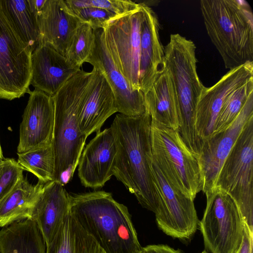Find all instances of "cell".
<instances>
[{
	"label": "cell",
	"mask_w": 253,
	"mask_h": 253,
	"mask_svg": "<svg viewBox=\"0 0 253 253\" xmlns=\"http://www.w3.org/2000/svg\"><path fill=\"white\" fill-rule=\"evenodd\" d=\"M151 118L117 114L111 125L117 148L113 175L133 194L141 206L156 214L160 199L150 168Z\"/></svg>",
	"instance_id": "1"
},
{
	"label": "cell",
	"mask_w": 253,
	"mask_h": 253,
	"mask_svg": "<svg viewBox=\"0 0 253 253\" xmlns=\"http://www.w3.org/2000/svg\"><path fill=\"white\" fill-rule=\"evenodd\" d=\"M70 214L105 253H136L142 247L127 208L110 192L69 194Z\"/></svg>",
	"instance_id": "2"
},
{
	"label": "cell",
	"mask_w": 253,
	"mask_h": 253,
	"mask_svg": "<svg viewBox=\"0 0 253 253\" xmlns=\"http://www.w3.org/2000/svg\"><path fill=\"white\" fill-rule=\"evenodd\" d=\"M92 75L80 70L53 96L54 122L52 146L54 157L53 180L63 185L72 178L86 137L79 129V109Z\"/></svg>",
	"instance_id": "3"
},
{
	"label": "cell",
	"mask_w": 253,
	"mask_h": 253,
	"mask_svg": "<svg viewBox=\"0 0 253 253\" xmlns=\"http://www.w3.org/2000/svg\"><path fill=\"white\" fill-rule=\"evenodd\" d=\"M207 34L229 70L253 62V15L249 4L237 0H202Z\"/></svg>",
	"instance_id": "4"
},
{
	"label": "cell",
	"mask_w": 253,
	"mask_h": 253,
	"mask_svg": "<svg viewBox=\"0 0 253 253\" xmlns=\"http://www.w3.org/2000/svg\"><path fill=\"white\" fill-rule=\"evenodd\" d=\"M196 46L179 34H171L164 47L165 67L168 71L177 100L178 132L185 145L198 159L203 144L195 128L199 99L205 87L197 72Z\"/></svg>",
	"instance_id": "5"
},
{
	"label": "cell",
	"mask_w": 253,
	"mask_h": 253,
	"mask_svg": "<svg viewBox=\"0 0 253 253\" xmlns=\"http://www.w3.org/2000/svg\"><path fill=\"white\" fill-rule=\"evenodd\" d=\"M151 142L152 156L168 181L194 201L202 190L201 170L177 130L151 120Z\"/></svg>",
	"instance_id": "6"
},
{
	"label": "cell",
	"mask_w": 253,
	"mask_h": 253,
	"mask_svg": "<svg viewBox=\"0 0 253 253\" xmlns=\"http://www.w3.org/2000/svg\"><path fill=\"white\" fill-rule=\"evenodd\" d=\"M214 187L233 199L244 222L253 232V117L223 163Z\"/></svg>",
	"instance_id": "7"
},
{
	"label": "cell",
	"mask_w": 253,
	"mask_h": 253,
	"mask_svg": "<svg viewBox=\"0 0 253 253\" xmlns=\"http://www.w3.org/2000/svg\"><path fill=\"white\" fill-rule=\"evenodd\" d=\"M205 194L207 205L200 222L205 247L211 253H237L243 242L244 221L236 203L217 187Z\"/></svg>",
	"instance_id": "8"
},
{
	"label": "cell",
	"mask_w": 253,
	"mask_h": 253,
	"mask_svg": "<svg viewBox=\"0 0 253 253\" xmlns=\"http://www.w3.org/2000/svg\"><path fill=\"white\" fill-rule=\"evenodd\" d=\"M139 8L116 18L104 28L106 45L122 74L134 90L139 82L141 27L143 11Z\"/></svg>",
	"instance_id": "9"
},
{
	"label": "cell",
	"mask_w": 253,
	"mask_h": 253,
	"mask_svg": "<svg viewBox=\"0 0 253 253\" xmlns=\"http://www.w3.org/2000/svg\"><path fill=\"white\" fill-rule=\"evenodd\" d=\"M150 168L160 199L159 210L155 214L158 227L173 238L189 239L196 231L199 223L194 201L171 186L153 156Z\"/></svg>",
	"instance_id": "10"
},
{
	"label": "cell",
	"mask_w": 253,
	"mask_h": 253,
	"mask_svg": "<svg viewBox=\"0 0 253 253\" xmlns=\"http://www.w3.org/2000/svg\"><path fill=\"white\" fill-rule=\"evenodd\" d=\"M31 55L0 10V98L12 100L29 92Z\"/></svg>",
	"instance_id": "11"
},
{
	"label": "cell",
	"mask_w": 253,
	"mask_h": 253,
	"mask_svg": "<svg viewBox=\"0 0 253 253\" xmlns=\"http://www.w3.org/2000/svg\"><path fill=\"white\" fill-rule=\"evenodd\" d=\"M253 117V92L234 120L225 129L204 140L198 161L205 194L215 185L221 167L248 121Z\"/></svg>",
	"instance_id": "12"
},
{
	"label": "cell",
	"mask_w": 253,
	"mask_h": 253,
	"mask_svg": "<svg viewBox=\"0 0 253 253\" xmlns=\"http://www.w3.org/2000/svg\"><path fill=\"white\" fill-rule=\"evenodd\" d=\"M94 41L85 60L104 75L114 94L118 112L127 116L143 115L146 111L144 94L134 90L115 63L105 42L103 29H94Z\"/></svg>",
	"instance_id": "13"
},
{
	"label": "cell",
	"mask_w": 253,
	"mask_h": 253,
	"mask_svg": "<svg viewBox=\"0 0 253 253\" xmlns=\"http://www.w3.org/2000/svg\"><path fill=\"white\" fill-rule=\"evenodd\" d=\"M253 79V62H248L229 70L214 85L205 87L199 99L195 116L196 130L203 141L213 133L217 116L228 95Z\"/></svg>",
	"instance_id": "14"
},
{
	"label": "cell",
	"mask_w": 253,
	"mask_h": 253,
	"mask_svg": "<svg viewBox=\"0 0 253 253\" xmlns=\"http://www.w3.org/2000/svg\"><path fill=\"white\" fill-rule=\"evenodd\" d=\"M20 125L17 153L52 143L54 122L53 97L36 89L30 91Z\"/></svg>",
	"instance_id": "15"
},
{
	"label": "cell",
	"mask_w": 253,
	"mask_h": 253,
	"mask_svg": "<svg viewBox=\"0 0 253 253\" xmlns=\"http://www.w3.org/2000/svg\"><path fill=\"white\" fill-rule=\"evenodd\" d=\"M117 152L110 127L96 134L84 148L78 164V175L86 187L101 188L113 175Z\"/></svg>",
	"instance_id": "16"
},
{
	"label": "cell",
	"mask_w": 253,
	"mask_h": 253,
	"mask_svg": "<svg viewBox=\"0 0 253 253\" xmlns=\"http://www.w3.org/2000/svg\"><path fill=\"white\" fill-rule=\"evenodd\" d=\"M92 75L78 115L79 129L86 138L99 132L107 119L118 112L113 91L103 73L96 68Z\"/></svg>",
	"instance_id": "17"
},
{
	"label": "cell",
	"mask_w": 253,
	"mask_h": 253,
	"mask_svg": "<svg viewBox=\"0 0 253 253\" xmlns=\"http://www.w3.org/2000/svg\"><path fill=\"white\" fill-rule=\"evenodd\" d=\"M80 70L51 45L42 43L32 53L30 84L53 96Z\"/></svg>",
	"instance_id": "18"
},
{
	"label": "cell",
	"mask_w": 253,
	"mask_h": 253,
	"mask_svg": "<svg viewBox=\"0 0 253 253\" xmlns=\"http://www.w3.org/2000/svg\"><path fill=\"white\" fill-rule=\"evenodd\" d=\"M139 3L143 11L141 27L139 82L140 90L145 94L165 70V53L160 40V25L157 14L146 4Z\"/></svg>",
	"instance_id": "19"
},
{
	"label": "cell",
	"mask_w": 253,
	"mask_h": 253,
	"mask_svg": "<svg viewBox=\"0 0 253 253\" xmlns=\"http://www.w3.org/2000/svg\"><path fill=\"white\" fill-rule=\"evenodd\" d=\"M63 186L56 180L43 183L34 208L32 219L36 222L46 247L70 212L69 194Z\"/></svg>",
	"instance_id": "20"
},
{
	"label": "cell",
	"mask_w": 253,
	"mask_h": 253,
	"mask_svg": "<svg viewBox=\"0 0 253 253\" xmlns=\"http://www.w3.org/2000/svg\"><path fill=\"white\" fill-rule=\"evenodd\" d=\"M42 43H48L65 56L70 42L82 22L64 0H46L37 15Z\"/></svg>",
	"instance_id": "21"
},
{
	"label": "cell",
	"mask_w": 253,
	"mask_h": 253,
	"mask_svg": "<svg viewBox=\"0 0 253 253\" xmlns=\"http://www.w3.org/2000/svg\"><path fill=\"white\" fill-rule=\"evenodd\" d=\"M144 97L151 120L178 130L179 120L176 94L169 73L165 67L144 94Z\"/></svg>",
	"instance_id": "22"
},
{
	"label": "cell",
	"mask_w": 253,
	"mask_h": 253,
	"mask_svg": "<svg viewBox=\"0 0 253 253\" xmlns=\"http://www.w3.org/2000/svg\"><path fill=\"white\" fill-rule=\"evenodd\" d=\"M43 183L32 185L23 176L12 191L0 201V227L32 219L35 205Z\"/></svg>",
	"instance_id": "23"
},
{
	"label": "cell",
	"mask_w": 253,
	"mask_h": 253,
	"mask_svg": "<svg viewBox=\"0 0 253 253\" xmlns=\"http://www.w3.org/2000/svg\"><path fill=\"white\" fill-rule=\"evenodd\" d=\"M45 252V244L33 219L17 221L0 230V253Z\"/></svg>",
	"instance_id": "24"
},
{
	"label": "cell",
	"mask_w": 253,
	"mask_h": 253,
	"mask_svg": "<svg viewBox=\"0 0 253 253\" xmlns=\"http://www.w3.org/2000/svg\"><path fill=\"white\" fill-rule=\"evenodd\" d=\"M0 10L32 53L42 44L37 17L28 0H0Z\"/></svg>",
	"instance_id": "25"
},
{
	"label": "cell",
	"mask_w": 253,
	"mask_h": 253,
	"mask_svg": "<svg viewBox=\"0 0 253 253\" xmlns=\"http://www.w3.org/2000/svg\"><path fill=\"white\" fill-rule=\"evenodd\" d=\"M45 253H105L71 215L65 217Z\"/></svg>",
	"instance_id": "26"
},
{
	"label": "cell",
	"mask_w": 253,
	"mask_h": 253,
	"mask_svg": "<svg viewBox=\"0 0 253 253\" xmlns=\"http://www.w3.org/2000/svg\"><path fill=\"white\" fill-rule=\"evenodd\" d=\"M17 154L18 163L24 170L34 174L39 181L45 183L53 180L54 157L52 143Z\"/></svg>",
	"instance_id": "27"
},
{
	"label": "cell",
	"mask_w": 253,
	"mask_h": 253,
	"mask_svg": "<svg viewBox=\"0 0 253 253\" xmlns=\"http://www.w3.org/2000/svg\"><path fill=\"white\" fill-rule=\"evenodd\" d=\"M252 92L253 79L236 88L228 95L217 116L214 130L212 134L225 129L234 120Z\"/></svg>",
	"instance_id": "28"
},
{
	"label": "cell",
	"mask_w": 253,
	"mask_h": 253,
	"mask_svg": "<svg viewBox=\"0 0 253 253\" xmlns=\"http://www.w3.org/2000/svg\"><path fill=\"white\" fill-rule=\"evenodd\" d=\"M94 41L93 29L88 23L82 22L70 42L65 57L72 65L81 69L90 53Z\"/></svg>",
	"instance_id": "29"
},
{
	"label": "cell",
	"mask_w": 253,
	"mask_h": 253,
	"mask_svg": "<svg viewBox=\"0 0 253 253\" xmlns=\"http://www.w3.org/2000/svg\"><path fill=\"white\" fill-rule=\"evenodd\" d=\"M70 9L97 7L116 14L119 17L137 10L139 4L130 0H64Z\"/></svg>",
	"instance_id": "30"
},
{
	"label": "cell",
	"mask_w": 253,
	"mask_h": 253,
	"mask_svg": "<svg viewBox=\"0 0 253 253\" xmlns=\"http://www.w3.org/2000/svg\"><path fill=\"white\" fill-rule=\"evenodd\" d=\"M24 170L14 159L4 158L0 169V201L12 191L24 176Z\"/></svg>",
	"instance_id": "31"
},
{
	"label": "cell",
	"mask_w": 253,
	"mask_h": 253,
	"mask_svg": "<svg viewBox=\"0 0 253 253\" xmlns=\"http://www.w3.org/2000/svg\"><path fill=\"white\" fill-rule=\"evenodd\" d=\"M70 10L81 22L88 23L93 30L104 29L110 22L119 17L112 12L97 7Z\"/></svg>",
	"instance_id": "32"
},
{
	"label": "cell",
	"mask_w": 253,
	"mask_h": 253,
	"mask_svg": "<svg viewBox=\"0 0 253 253\" xmlns=\"http://www.w3.org/2000/svg\"><path fill=\"white\" fill-rule=\"evenodd\" d=\"M253 232H252L244 222V230L243 242L240 248L239 253H253Z\"/></svg>",
	"instance_id": "33"
},
{
	"label": "cell",
	"mask_w": 253,
	"mask_h": 253,
	"mask_svg": "<svg viewBox=\"0 0 253 253\" xmlns=\"http://www.w3.org/2000/svg\"><path fill=\"white\" fill-rule=\"evenodd\" d=\"M145 253H181L178 250L165 245H148L143 248Z\"/></svg>",
	"instance_id": "34"
},
{
	"label": "cell",
	"mask_w": 253,
	"mask_h": 253,
	"mask_svg": "<svg viewBox=\"0 0 253 253\" xmlns=\"http://www.w3.org/2000/svg\"><path fill=\"white\" fill-rule=\"evenodd\" d=\"M46 0H28L32 11L37 15L43 7Z\"/></svg>",
	"instance_id": "35"
},
{
	"label": "cell",
	"mask_w": 253,
	"mask_h": 253,
	"mask_svg": "<svg viewBox=\"0 0 253 253\" xmlns=\"http://www.w3.org/2000/svg\"><path fill=\"white\" fill-rule=\"evenodd\" d=\"M4 159V158L3 156L2 151L0 143V159L3 160Z\"/></svg>",
	"instance_id": "36"
},
{
	"label": "cell",
	"mask_w": 253,
	"mask_h": 253,
	"mask_svg": "<svg viewBox=\"0 0 253 253\" xmlns=\"http://www.w3.org/2000/svg\"><path fill=\"white\" fill-rule=\"evenodd\" d=\"M136 253H145L144 251L143 248H142V249L140 251L137 252Z\"/></svg>",
	"instance_id": "37"
},
{
	"label": "cell",
	"mask_w": 253,
	"mask_h": 253,
	"mask_svg": "<svg viewBox=\"0 0 253 253\" xmlns=\"http://www.w3.org/2000/svg\"><path fill=\"white\" fill-rule=\"evenodd\" d=\"M3 160L0 159V169Z\"/></svg>",
	"instance_id": "38"
},
{
	"label": "cell",
	"mask_w": 253,
	"mask_h": 253,
	"mask_svg": "<svg viewBox=\"0 0 253 253\" xmlns=\"http://www.w3.org/2000/svg\"><path fill=\"white\" fill-rule=\"evenodd\" d=\"M201 253H208L206 251H204Z\"/></svg>",
	"instance_id": "39"
},
{
	"label": "cell",
	"mask_w": 253,
	"mask_h": 253,
	"mask_svg": "<svg viewBox=\"0 0 253 253\" xmlns=\"http://www.w3.org/2000/svg\"><path fill=\"white\" fill-rule=\"evenodd\" d=\"M239 250L238 251V252L237 253H239Z\"/></svg>",
	"instance_id": "40"
}]
</instances>
